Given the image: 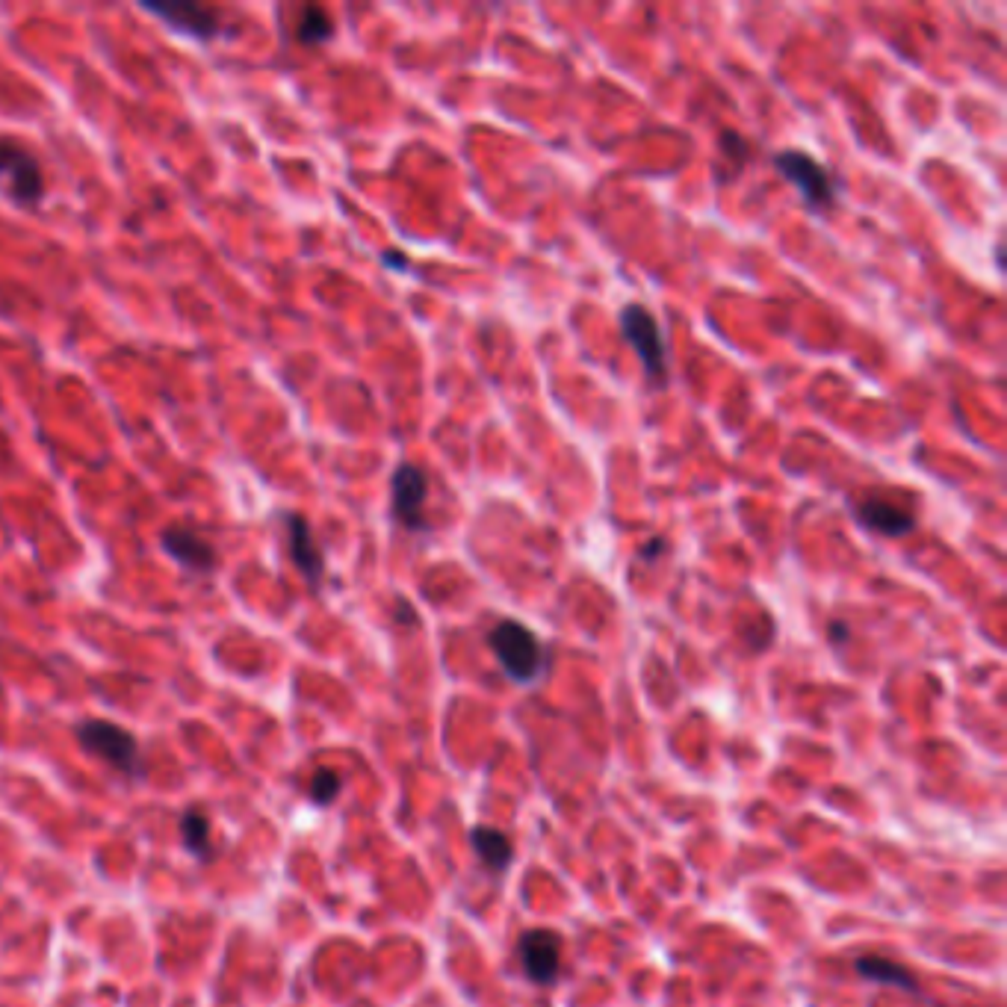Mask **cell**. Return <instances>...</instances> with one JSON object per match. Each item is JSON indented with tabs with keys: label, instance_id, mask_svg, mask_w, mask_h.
Masks as SVG:
<instances>
[{
	"label": "cell",
	"instance_id": "1",
	"mask_svg": "<svg viewBox=\"0 0 1007 1007\" xmlns=\"http://www.w3.org/2000/svg\"><path fill=\"white\" fill-rule=\"evenodd\" d=\"M488 647L494 650L505 677L517 686H532L550 665L541 638L520 621H500L488 632Z\"/></svg>",
	"mask_w": 1007,
	"mask_h": 1007
},
{
	"label": "cell",
	"instance_id": "2",
	"mask_svg": "<svg viewBox=\"0 0 1007 1007\" xmlns=\"http://www.w3.org/2000/svg\"><path fill=\"white\" fill-rule=\"evenodd\" d=\"M0 192L21 210H36L48 195L39 157L18 136H0Z\"/></svg>",
	"mask_w": 1007,
	"mask_h": 1007
},
{
	"label": "cell",
	"instance_id": "3",
	"mask_svg": "<svg viewBox=\"0 0 1007 1007\" xmlns=\"http://www.w3.org/2000/svg\"><path fill=\"white\" fill-rule=\"evenodd\" d=\"M74 736L86 754L98 756L113 771L125 774L130 780L142 777V751L139 742L127 733L125 727L107 721V718H89L74 727Z\"/></svg>",
	"mask_w": 1007,
	"mask_h": 1007
},
{
	"label": "cell",
	"instance_id": "4",
	"mask_svg": "<svg viewBox=\"0 0 1007 1007\" xmlns=\"http://www.w3.org/2000/svg\"><path fill=\"white\" fill-rule=\"evenodd\" d=\"M621 331L632 346L635 358L641 361L647 378L656 387H665L668 384V346H665L656 316L641 305H627L621 311Z\"/></svg>",
	"mask_w": 1007,
	"mask_h": 1007
},
{
	"label": "cell",
	"instance_id": "5",
	"mask_svg": "<svg viewBox=\"0 0 1007 1007\" xmlns=\"http://www.w3.org/2000/svg\"><path fill=\"white\" fill-rule=\"evenodd\" d=\"M771 163L780 172V178H786L792 187L798 189L804 204H810L813 210H830L836 204V184H833L830 172L810 154L786 148V151L774 154Z\"/></svg>",
	"mask_w": 1007,
	"mask_h": 1007
},
{
	"label": "cell",
	"instance_id": "6",
	"mask_svg": "<svg viewBox=\"0 0 1007 1007\" xmlns=\"http://www.w3.org/2000/svg\"><path fill=\"white\" fill-rule=\"evenodd\" d=\"M142 9L154 18H160L172 33L187 36L195 42H213L219 36H225V21L222 12L210 3H198V0H178V3H142Z\"/></svg>",
	"mask_w": 1007,
	"mask_h": 1007
},
{
	"label": "cell",
	"instance_id": "7",
	"mask_svg": "<svg viewBox=\"0 0 1007 1007\" xmlns=\"http://www.w3.org/2000/svg\"><path fill=\"white\" fill-rule=\"evenodd\" d=\"M426 500H429V476L417 467L402 461L390 479V511L396 523L408 532L426 529Z\"/></svg>",
	"mask_w": 1007,
	"mask_h": 1007
},
{
	"label": "cell",
	"instance_id": "8",
	"mask_svg": "<svg viewBox=\"0 0 1007 1007\" xmlns=\"http://www.w3.org/2000/svg\"><path fill=\"white\" fill-rule=\"evenodd\" d=\"M851 514L860 526L883 538H904L916 529V514L907 503H898L878 491H866L851 500Z\"/></svg>",
	"mask_w": 1007,
	"mask_h": 1007
},
{
	"label": "cell",
	"instance_id": "9",
	"mask_svg": "<svg viewBox=\"0 0 1007 1007\" xmlns=\"http://www.w3.org/2000/svg\"><path fill=\"white\" fill-rule=\"evenodd\" d=\"M281 523H284V532H287V556H290L293 567L305 576L308 588L316 594L322 588V579H325V553L316 544L314 526L299 511H284Z\"/></svg>",
	"mask_w": 1007,
	"mask_h": 1007
},
{
	"label": "cell",
	"instance_id": "10",
	"mask_svg": "<svg viewBox=\"0 0 1007 1007\" xmlns=\"http://www.w3.org/2000/svg\"><path fill=\"white\" fill-rule=\"evenodd\" d=\"M517 957L523 966V975L532 984H553L562 969V937L550 928H532L523 931L517 940Z\"/></svg>",
	"mask_w": 1007,
	"mask_h": 1007
},
{
	"label": "cell",
	"instance_id": "11",
	"mask_svg": "<svg viewBox=\"0 0 1007 1007\" xmlns=\"http://www.w3.org/2000/svg\"><path fill=\"white\" fill-rule=\"evenodd\" d=\"M160 547H163V553H166L172 562H178L184 570L195 573V576H210V573H216V565H219V553H216V547H213L207 538H201L195 529H189V526H181V523L166 526V529L160 532Z\"/></svg>",
	"mask_w": 1007,
	"mask_h": 1007
},
{
	"label": "cell",
	"instance_id": "12",
	"mask_svg": "<svg viewBox=\"0 0 1007 1007\" xmlns=\"http://www.w3.org/2000/svg\"><path fill=\"white\" fill-rule=\"evenodd\" d=\"M470 845H473L476 857L482 860V866L497 872V875L508 869V863L514 857L511 839L497 827H473L470 830Z\"/></svg>",
	"mask_w": 1007,
	"mask_h": 1007
},
{
	"label": "cell",
	"instance_id": "13",
	"mask_svg": "<svg viewBox=\"0 0 1007 1007\" xmlns=\"http://www.w3.org/2000/svg\"><path fill=\"white\" fill-rule=\"evenodd\" d=\"M854 969L857 975H863L866 981H875V984H886V987H898V990H907V993H916V978L910 969H904L901 963L889 960V957H875V954H863L854 960Z\"/></svg>",
	"mask_w": 1007,
	"mask_h": 1007
},
{
	"label": "cell",
	"instance_id": "14",
	"mask_svg": "<svg viewBox=\"0 0 1007 1007\" xmlns=\"http://www.w3.org/2000/svg\"><path fill=\"white\" fill-rule=\"evenodd\" d=\"M331 36H334V18L328 15V9L319 3L302 6L299 21H296V39L305 48H316V45L331 42Z\"/></svg>",
	"mask_w": 1007,
	"mask_h": 1007
},
{
	"label": "cell",
	"instance_id": "15",
	"mask_svg": "<svg viewBox=\"0 0 1007 1007\" xmlns=\"http://www.w3.org/2000/svg\"><path fill=\"white\" fill-rule=\"evenodd\" d=\"M181 839L187 845V851L207 863L213 857V839H210V819L204 816L201 807H189L187 813L181 816Z\"/></svg>",
	"mask_w": 1007,
	"mask_h": 1007
},
{
	"label": "cell",
	"instance_id": "16",
	"mask_svg": "<svg viewBox=\"0 0 1007 1007\" xmlns=\"http://www.w3.org/2000/svg\"><path fill=\"white\" fill-rule=\"evenodd\" d=\"M340 789H343V777L334 768H316L311 783H308V798L319 807H328V804L337 801Z\"/></svg>",
	"mask_w": 1007,
	"mask_h": 1007
},
{
	"label": "cell",
	"instance_id": "17",
	"mask_svg": "<svg viewBox=\"0 0 1007 1007\" xmlns=\"http://www.w3.org/2000/svg\"><path fill=\"white\" fill-rule=\"evenodd\" d=\"M721 151L727 154V163L739 172L742 166H745V160H748V142L739 136V133H733V130H727L724 136H721Z\"/></svg>",
	"mask_w": 1007,
	"mask_h": 1007
},
{
	"label": "cell",
	"instance_id": "18",
	"mask_svg": "<svg viewBox=\"0 0 1007 1007\" xmlns=\"http://www.w3.org/2000/svg\"><path fill=\"white\" fill-rule=\"evenodd\" d=\"M833 627V635H836V641L842 638L845 641V635H848V630H845V624H830Z\"/></svg>",
	"mask_w": 1007,
	"mask_h": 1007
}]
</instances>
